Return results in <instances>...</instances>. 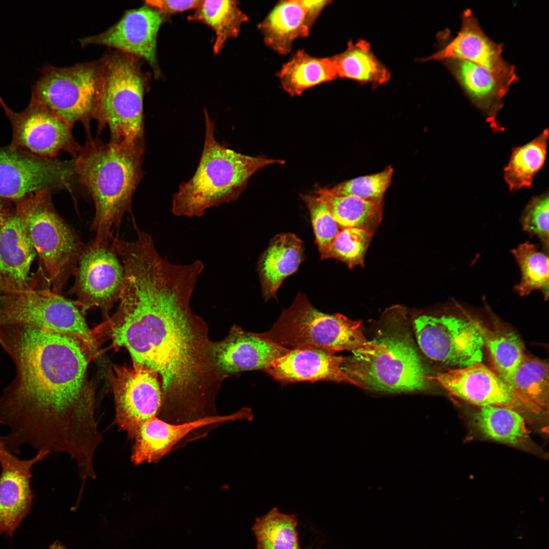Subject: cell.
<instances>
[{
	"mask_svg": "<svg viewBox=\"0 0 549 549\" xmlns=\"http://www.w3.org/2000/svg\"><path fill=\"white\" fill-rule=\"evenodd\" d=\"M124 266L119 306L95 329L97 338L126 348L133 362L157 373L160 411L189 417L201 412L226 378L213 364L207 325L191 306L203 262L175 264L149 255Z\"/></svg>",
	"mask_w": 549,
	"mask_h": 549,
	"instance_id": "cell-1",
	"label": "cell"
},
{
	"mask_svg": "<svg viewBox=\"0 0 549 549\" xmlns=\"http://www.w3.org/2000/svg\"><path fill=\"white\" fill-rule=\"evenodd\" d=\"M0 345L16 371L0 398V423L9 430L0 441L11 452L28 444L91 465L102 440L87 376L95 355L74 338L22 323L0 325Z\"/></svg>",
	"mask_w": 549,
	"mask_h": 549,
	"instance_id": "cell-2",
	"label": "cell"
},
{
	"mask_svg": "<svg viewBox=\"0 0 549 549\" xmlns=\"http://www.w3.org/2000/svg\"><path fill=\"white\" fill-rule=\"evenodd\" d=\"M144 150L90 140L74 160L75 175L95 204V244L112 242L116 237L114 233L130 210L143 176Z\"/></svg>",
	"mask_w": 549,
	"mask_h": 549,
	"instance_id": "cell-3",
	"label": "cell"
},
{
	"mask_svg": "<svg viewBox=\"0 0 549 549\" xmlns=\"http://www.w3.org/2000/svg\"><path fill=\"white\" fill-rule=\"evenodd\" d=\"M283 160L250 156L219 142L215 122L205 113V137L199 162L193 175L181 184L173 195L171 211L177 217L200 218L205 211L237 200L251 177Z\"/></svg>",
	"mask_w": 549,
	"mask_h": 549,
	"instance_id": "cell-4",
	"label": "cell"
},
{
	"mask_svg": "<svg viewBox=\"0 0 549 549\" xmlns=\"http://www.w3.org/2000/svg\"><path fill=\"white\" fill-rule=\"evenodd\" d=\"M102 60V79L95 116L110 131L109 142L145 150L143 98L148 76L142 59L114 50Z\"/></svg>",
	"mask_w": 549,
	"mask_h": 549,
	"instance_id": "cell-5",
	"label": "cell"
},
{
	"mask_svg": "<svg viewBox=\"0 0 549 549\" xmlns=\"http://www.w3.org/2000/svg\"><path fill=\"white\" fill-rule=\"evenodd\" d=\"M341 368L365 389L395 393L423 390L428 386L411 338L399 328L382 331L343 357Z\"/></svg>",
	"mask_w": 549,
	"mask_h": 549,
	"instance_id": "cell-6",
	"label": "cell"
},
{
	"mask_svg": "<svg viewBox=\"0 0 549 549\" xmlns=\"http://www.w3.org/2000/svg\"><path fill=\"white\" fill-rule=\"evenodd\" d=\"M16 214L44 266L53 291L60 292L73 275L85 244L57 214L50 191L36 192L18 200Z\"/></svg>",
	"mask_w": 549,
	"mask_h": 549,
	"instance_id": "cell-7",
	"label": "cell"
},
{
	"mask_svg": "<svg viewBox=\"0 0 549 549\" xmlns=\"http://www.w3.org/2000/svg\"><path fill=\"white\" fill-rule=\"evenodd\" d=\"M257 334L287 349L313 346L335 353L352 352L368 341L361 320H352L341 314L322 313L301 292L283 310L269 330Z\"/></svg>",
	"mask_w": 549,
	"mask_h": 549,
	"instance_id": "cell-8",
	"label": "cell"
},
{
	"mask_svg": "<svg viewBox=\"0 0 549 549\" xmlns=\"http://www.w3.org/2000/svg\"><path fill=\"white\" fill-rule=\"evenodd\" d=\"M102 69V58L68 67L44 66L32 86L30 102L46 107L72 127L80 122L87 128L95 119Z\"/></svg>",
	"mask_w": 549,
	"mask_h": 549,
	"instance_id": "cell-9",
	"label": "cell"
},
{
	"mask_svg": "<svg viewBox=\"0 0 549 549\" xmlns=\"http://www.w3.org/2000/svg\"><path fill=\"white\" fill-rule=\"evenodd\" d=\"M75 301L48 289L6 293L0 299V325L22 323L74 338L94 355L98 344Z\"/></svg>",
	"mask_w": 549,
	"mask_h": 549,
	"instance_id": "cell-10",
	"label": "cell"
},
{
	"mask_svg": "<svg viewBox=\"0 0 549 549\" xmlns=\"http://www.w3.org/2000/svg\"><path fill=\"white\" fill-rule=\"evenodd\" d=\"M414 327L418 345L430 359L458 368L481 362L484 343L473 320L422 315Z\"/></svg>",
	"mask_w": 549,
	"mask_h": 549,
	"instance_id": "cell-11",
	"label": "cell"
},
{
	"mask_svg": "<svg viewBox=\"0 0 549 549\" xmlns=\"http://www.w3.org/2000/svg\"><path fill=\"white\" fill-rule=\"evenodd\" d=\"M73 275L71 291L75 303L85 314L93 308L101 309L107 319L114 303L119 300L125 277V268L112 242L85 244Z\"/></svg>",
	"mask_w": 549,
	"mask_h": 549,
	"instance_id": "cell-12",
	"label": "cell"
},
{
	"mask_svg": "<svg viewBox=\"0 0 549 549\" xmlns=\"http://www.w3.org/2000/svg\"><path fill=\"white\" fill-rule=\"evenodd\" d=\"M108 378L115 405L114 422L133 439L140 426L156 416L162 405L157 373L143 364L114 365Z\"/></svg>",
	"mask_w": 549,
	"mask_h": 549,
	"instance_id": "cell-13",
	"label": "cell"
},
{
	"mask_svg": "<svg viewBox=\"0 0 549 549\" xmlns=\"http://www.w3.org/2000/svg\"><path fill=\"white\" fill-rule=\"evenodd\" d=\"M74 161L37 157L10 145L0 148V197L19 200L29 194L69 189Z\"/></svg>",
	"mask_w": 549,
	"mask_h": 549,
	"instance_id": "cell-14",
	"label": "cell"
},
{
	"mask_svg": "<svg viewBox=\"0 0 549 549\" xmlns=\"http://www.w3.org/2000/svg\"><path fill=\"white\" fill-rule=\"evenodd\" d=\"M0 104L12 127L10 146L33 155L52 159L60 152L75 157L80 149L69 125L46 107L30 102L20 112L11 109L0 97Z\"/></svg>",
	"mask_w": 549,
	"mask_h": 549,
	"instance_id": "cell-15",
	"label": "cell"
},
{
	"mask_svg": "<svg viewBox=\"0 0 549 549\" xmlns=\"http://www.w3.org/2000/svg\"><path fill=\"white\" fill-rule=\"evenodd\" d=\"M162 14L147 5L127 10L108 29L79 39L81 45H102L126 53L149 65L156 76L160 75L157 56V37L163 22Z\"/></svg>",
	"mask_w": 549,
	"mask_h": 549,
	"instance_id": "cell-16",
	"label": "cell"
},
{
	"mask_svg": "<svg viewBox=\"0 0 549 549\" xmlns=\"http://www.w3.org/2000/svg\"><path fill=\"white\" fill-rule=\"evenodd\" d=\"M462 25L457 35L441 49L421 61L456 59L468 61L491 72L509 88L519 80L515 67L502 55V44L492 40L484 33L470 9L461 15Z\"/></svg>",
	"mask_w": 549,
	"mask_h": 549,
	"instance_id": "cell-17",
	"label": "cell"
},
{
	"mask_svg": "<svg viewBox=\"0 0 549 549\" xmlns=\"http://www.w3.org/2000/svg\"><path fill=\"white\" fill-rule=\"evenodd\" d=\"M427 379L436 381L454 396L480 407L524 408L537 413L505 381L481 362L438 373Z\"/></svg>",
	"mask_w": 549,
	"mask_h": 549,
	"instance_id": "cell-18",
	"label": "cell"
},
{
	"mask_svg": "<svg viewBox=\"0 0 549 549\" xmlns=\"http://www.w3.org/2000/svg\"><path fill=\"white\" fill-rule=\"evenodd\" d=\"M48 454L39 451L30 459L21 460L0 441V535L12 537L29 513L33 499L32 469Z\"/></svg>",
	"mask_w": 549,
	"mask_h": 549,
	"instance_id": "cell-19",
	"label": "cell"
},
{
	"mask_svg": "<svg viewBox=\"0 0 549 549\" xmlns=\"http://www.w3.org/2000/svg\"><path fill=\"white\" fill-rule=\"evenodd\" d=\"M290 349L234 325L225 338L212 342L210 355L217 371L226 378L242 372L264 371Z\"/></svg>",
	"mask_w": 549,
	"mask_h": 549,
	"instance_id": "cell-20",
	"label": "cell"
},
{
	"mask_svg": "<svg viewBox=\"0 0 549 549\" xmlns=\"http://www.w3.org/2000/svg\"><path fill=\"white\" fill-rule=\"evenodd\" d=\"M343 357L324 349L301 346L291 349L264 371L283 384L327 381L348 383L361 387L342 370Z\"/></svg>",
	"mask_w": 549,
	"mask_h": 549,
	"instance_id": "cell-21",
	"label": "cell"
},
{
	"mask_svg": "<svg viewBox=\"0 0 549 549\" xmlns=\"http://www.w3.org/2000/svg\"><path fill=\"white\" fill-rule=\"evenodd\" d=\"M252 418L251 409L246 407L230 415L206 416L181 424H171L153 417L140 426L134 438L131 461L137 465L155 462L195 430L220 422Z\"/></svg>",
	"mask_w": 549,
	"mask_h": 549,
	"instance_id": "cell-22",
	"label": "cell"
},
{
	"mask_svg": "<svg viewBox=\"0 0 549 549\" xmlns=\"http://www.w3.org/2000/svg\"><path fill=\"white\" fill-rule=\"evenodd\" d=\"M442 62L472 104L496 125L495 118L509 88L491 72L473 63L456 59Z\"/></svg>",
	"mask_w": 549,
	"mask_h": 549,
	"instance_id": "cell-23",
	"label": "cell"
},
{
	"mask_svg": "<svg viewBox=\"0 0 549 549\" xmlns=\"http://www.w3.org/2000/svg\"><path fill=\"white\" fill-rule=\"evenodd\" d=\"M35 255L19 216L6 218L0 227V271L10 291L30 288L28 273Z\"/></svg>",
	"mask_w": 549,
	"mask_h": 549,
	"instance_id": "cell-24",
	"label": "cell"
},
{
	"mask_svg": "<svg viewBox=\"0 0 549 549\" xmlns=\"http://www.w3.org/2000/svg\"><path fill=\"white\" fill-rule=\"evenodd\" d=\"M302 240L291 233L278 234L260 257L257 271L265 301L276 298L283 281L295 273L304 258Z\"/></svg>",
	"mask_w": 549,
	"mask_h": 549,
	"instance_id": "cell-25",
	"label": "cell"
},
{
	"mask_svg": "<svg viewBox=\"0 0 549 549\" xmlns=\"http://www.w3.org/2000/svg\"><path fill=\"white\" fill-rule=\"evenodd\" d=\"M265 44L280 55H287L293 42L309 36L306 10L301 0L279 2L258 25Z\"/></svg>",
	"mask_w": 549,
	"mask_h": 549,
	"instance_id": "cell-26",
	"label": "cell"
},
{
	"mask_svg": "<svg viewBox=\"0 0 549 549\" xmlns=\"http://www.w3.org/2000/svg\"><path fill=\"white\" fill-rule=\"evenodd\" d=\"M282 88L292 97L338 78L331 57L313 56L298 50L277 73Z\"/></svg>",
	"mask_w": 549,
	"mask_h": 549,
	"instance_id": "cell-27",
	"label": "cell"
},
{
	"mask_svg": "<svg viewBox=\"0 0 549 549\" xmlns=\"http://www.w3.org/2000/svg\"><path fill=\"white\" fill-rule=\"evenodd\" d=\"M331 58L338 77L371 84L374 87L386 83L390 78V72L365 40L350 41L344 51Z\"/></svg>",
	"mask_w": 549,
	"mask_h": 549,
	"instance_id": "cell-28",
	"label": "cell"
},
{
	"mask_svg": "<svg viewBox=\"0 0 549 549\" xmlns=\"http://www.w3.org/2000/svg\"><path fill=\"white\" fill-rule=\"evenodd\" d=\"M475 428L485 437L512 445L529 440L525 419L515 410L499 406L480 407L473 416Z\"/></svg>",
	"mask_w": 549,
	"mask_h": 549,
	"instance_id": "cell-29",
	"label": "cell"
},
{
	"mask_svg": "<svg viewBox=\"0 0 549 549\" xmlns=\"http://www.w3.org/2000/svg\"><path fill=\"white\" fill-rule=\"evenodd\" d=\"M315 193L325 202L341 228H356L374 233L382 218L383 203H375L351 196H336L326 189Z\"/></svg>",
	"mask_w": 549,
	"mask_h": 549,
	"instance_id": "cell-30",
	"label": "cell"
},
{
	"mask_svg": "<svg viewBox=\"0 0 549 549\" xmlns=\"http://www.w3.org/2000/svg\"><path fill=\"white\" fill-rule=\"evenodd\" d=\"M236 1H202L195 12L189 16L191 21L201 22L215 33L214 52L218 53L227 41L236 38L242 25L248 22V16Z\"/></svg>",
	"mask_w": 549,
	"mask_h": 549,
	"instance_id": "cell-31",
	"label": "cell"
},
{
	"mask_svg": "<svg viewBox=\"0 0 549 549\" xmlns=\"http://www.w3.org/2000/svg\"><path fill=\"white\" fill-rule=\"evenodd\" d=\"M548 139L546 129L531 141L513 149L504 168V180L510 192L531 187L535 176L545 163Z\"/></svg>",
	"mask_w": 549,
	"mask_h": 549,
	"instance_id": "cell-32",
	"label": "cell"
},
{
	"mask_svg": "<svg viewBox=\"0 0 549 549\" xmlns=\"http://www.w3.org/2000/svg\"><path fill=\"white\" fill-rule=\"evenodd\" d=\"M507 383L537 413L547 410L548 365L544 360L525 354Z\"/></svg>",
	"mask_w": 549,
	"mask_h": 549,
	"instance_id": "cell-33",
	"label": "cell"
},
{
	"mask_svg": "<svg viewBox=\"0 0 549 549\" xmlns=\"http://www.w3.org/2000/svg\"><path fill=\"white\" fill-rule=\"evenodd\" d=\"M296 514L281 512L272 508L256 518L252 530L256 541L255 549H302L299 543Z\"/></svg>",
	"mask_w": 549,
	"mask_h": 549,
	"instance_id": "cell-34",
	"label": "cell"
},
{
	"mask_svg": "<svg viewBox=\"0 0 549 549\" xmlns=\"http://www.w3.org/2000/svg\"><path fill=\"white\" fill-rule=\"evenodd\" d=\"M521 272L514 291L521 296L540 290L545 299L548 296V252L527 241L511 250Z\"/></svg>",
	"mask_w": 549,
	"mask_h": 549,
	"instance_id": "cell-35",
	"label": "cell"
},
{
	"mask_svg": "<svg viewBox=\"0 0 549 549\" xmlns=\"http://www.w3.org/2000/svg\"><path fill=\"white\" fill-rule=\"evenodd\" d=\"M473 320L481 333L494 371L507 383L525 354L522 342L512 331L491 330Z\"/></svg>",
	"mask_w": 549,
	"mask_h": 549,
	"instance_id": "cell-36",
	"label": "cell"
},
{
	"mask_svg": "<svg viewBox=\"0 0 549 549\" xmlns=\"http://www.w3.org/2000/svg\"><path fill=\"white\" fill-rule=\"evenodd\" d=\"M393 170L387 166L377 173L357 177L342 182L331 188H326L336 196H351L375 203H383V197L390 186Z\"/></svg>",
	"mask_w": 549,
	"mask_h": 549,
	"instance_id": "cell-37",
	"label": "cell"
},
{
	"mask_svg": "<svg viewBox=\"0 0 549 549\" xmlns=\"http://www.w3.org/2000/svg\"><path fill=\"white\" fill-rule=\"evenodd\" d=\"M373 235L359 228H341L329 248L327 259L339 260L350 268L362 266Z\"/></svg>",
	"mask_w": 549,
	"mask_h": 549,
	"instance_id": "cell-38",
	"label": "cell"
},
{
	"mask_svg": "<svg viewBox=\"0 0 549 549\" xmlns=\"http://www.w3.org/2000/svg\"><path fill=\"white\" fill-rule=\"evenodd\" d=\"M300 197L310 215L321 259H326L329 248L341 228L319 195L314 193L301 195Z\"/></svg>",
	"mask_w": 549,
	"mask_h": 549,
	"instance_id": "cell-39",
	"label": "cell"
},
{
	"mask_svg": "<svg viewBox=\"0 0 549 549\" xmlns=\"http://www.w3.org/2000/svg\"><path fill=\"white\" fill-rule=\"evenodd\" d=\"M548 194L532 197L525 206L520 219L523 230L540 240L542 248L548 252Z\"/></svg>",
	"mask_w": 549,
	"mask_h": 549,
	"instance_id": "cell-40",
	"label": "cell"
},
{
	"mask_svg": "<svg viewBox=\"0 0 549 549\" xmlns=\"http://www.w3.org/2000/svg\"><path fill=\"white\" fill-rule=\"evenodd\" d=\"M202 1H172V0H150L146 1L145 4L157 10L162 14L175 13L186 11L191 9H196L201 4Z\"/></svg>",
	"mask_w": 549,
	"mask_h": 549,
	"instance_id": "cell-41",
	"label": "cell"
},
{
	"mask_svg": "<svg viewBox=\"0 0 549 549\" xmlns=\"http://www.w3.org/2000/svg\"><path fill=\"white\" fill-rule=\"evenodd\" d=\"M301 2L306 10V24L311 30L314 23L322 11L331 2V1H303Z\"/></svg>",
	"mask_w": 549,
	"mask_h": 549,
	"instance_id": "cell-42",
	"label": "cell"
},
{
	"mask_svg": "<svg viewBox=\"0 0 549 549\" xmlns=\"http://www.w3.org/2000/svg\"><path fill=\"white\" fill-rule=\"evenodd\" d=\"M10 291V289L0 271V299L4 295Z\"/></svg>",
	"mask_w": 549,
	"mask_h": 549,
	"instance_id": "cell-43",
	"label": "cell"
},
{
	"mask_svg": "<svg viewBox=\"0 0 549 549\" xmlns=\"http://www.w3.org/2000/svg\"><path fill=\"white\" fill-rule=\"evenodd\" d=\"M50 549H67L59 542L55 541L49 547Z\"/></svg>",
	"mask_w": 549,
	"mask_h": 549,
	"instance_id": "cell-44",
	"label": "cell"
},
{
	"mask_svg": "<svg viewBox=\"0 0 549 549\" xmlns=\"http://www.w3.org/2000/svg\"><path fill=\"white\" fill-rule=\"evenodd\" d=\"M6 218H5L4 212L3 209V207L0 203V227L2 225L5 221Z\"/></svg>",
	"mask_w": 549,
	"mask_h": 549,
	"instance_id": "cell-45",
	"label": "cell"
}]
</instances>
